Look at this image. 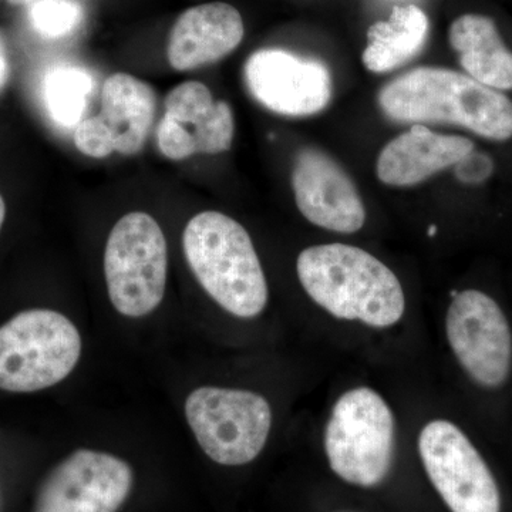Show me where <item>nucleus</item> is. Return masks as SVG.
I'll return each mask as SVG.
<instances>
[{
  "label": "nucleus",
  "instance_id": "nucleus-20",
  "mask_svg": "<svg viewBox=\"0 0 512 512\" xmlns=\"http://www.w3.org/2000/svg\"><path fill=\"white\" fill-rule=\"evenodd\" d=\"M32 28L46 39H62L79 29L83 10L74 0H33L29 8Z\"/></svg>",
  "mask_w": 512,
  "mask_h": 512
},
{
  "label": "nucleus",
  "instance_id": "nucleus-15",
  "mask_svg": "<svg viewBox=\"0 0 512 512\" xmlns=\"http://www.w3.org/2000/svg\"><path fill=\"white\" fill-rule=\"evenodd\" d=\"M448 42L464 73L498 92L512 90V50L490 16L466 13L448 29Z\"/></svg>",
  "mask_w": 512,
  "mask_h": 512
},
{
  "label": "nucleus",
  "instance_id": "nucleus-13",
  "mask_svg": "<svg viewBox=\"0 0 512 512\" xmlns=\"http://www.w3.org/2000/svg\"><path fill=\"white\" fill-rule=\"evenodd\" d=\"M241 13L228 3L212 2L185 10L168 37L167 57L177 72L218 62L244 39Z\"/></svg>",
  "mask_w": 512,
  "mask_h": 512
},
{
  "label": "nucleus",
  "instance_id": "nucleus-6",
  "mask_svg": "<svg viewBox=\"0 0 512 512\" xmlns=\"http://www.w3.org/2000/svg\"><path fill=\"white\" fill-rule=\"evenodd\" d=\"M168 252L163 229L146 212H130L113 229L104 252L110 302L127 318L156 311L167 286Z\"/></svg>",
  "mask_w": 512,
  "mask_h": 512
},
{
  "label": "nucleus",
  "instance_id": "nucleus-16",
  "mask_svg": "<svg viewBox=\"0 0 512 512\" xmlns=\"http://www.w3.org/2000/svg\"><path fill=\"white\" fill-rule=\"evenodd\" d=\"M156 110V92L143 80L116 73L104 82L100 116L109 127L117 153L134 156L143 150Z\"/></svg>",
  "mask_w": 512,
  "mask_h": 512
},
{
  "label": "nucleus",
  "instance_id": "nucleus-9",
  "mask_svg": "<svg viewBox=\"0 0 512 512\" xmlns=\"http://www.w3.org/2000/svg\"><path fill=\"white\" fill-rule=\"evenodd\" d=\"M454 356L471 379L487 389L503 386L512 369V332L501 306L485 292H456L446 315Z\"/></svg>",
  "mask_w": 512,
  "mask_h": 512
},
{
  "label": "nucleus",
  "instance_id": "nucleus-11",
  "mask_svg": "<svg viewBox=\"0 0 512 512\" xmlns=\"http://www.w3.org/2000/svg\"><path fill=\"white\" fill-rule=\"evenodd\" d=\"M249 93L259 104L286 117L318 114L332 100L333 84L326 64L288 50L262 49L244 67Z\"/></svg>",
  "mask_w": 512,
  "mask_h": 512
},
{
  "label": "nucleus",
  "instance_id": "nucleus-2",
  "mask_svg": "<svg viewBox=\"0 0 512 512\" xmlns=\"http://www.w3.org/2000/svg\"><path fill=\"white\" fill-rule=\"evenodd\" d=\"M302 288L336 319L390 328L406 312L399 278L365 249L325 244L303 249L296 261Z\"/></svg>",
  "mask_w": 512,
  "mask_h": 512
},
{
  "label": "nucleus",
  "instance_id": "nucleus-19",
  "mask_svg": "<svg viewBox=\"0 0 512 512\" xmlns=\"http://www.w3.org/2000/svg\"><path fill=\"white\" fill-rule=\"evenodd\" d=\"M94 80L86 69L73 64H59L45 74L42 83L43 103L57 126H79L86 113Z\"/></svg>",
  "mask_w": 512,
  "mask_h": 512
},
{
  "label": "nucleus",
  "instance_id": "nucleus-1",
  "mask_svg": "<svg viewBox=\"0 0 512 512\" xmlns=\"http://www.w3.org/2000/svg\"><path fill=\"white\" fill-rule=\"evenodd\" d=\"M377 101L384 116L400 123L451 124L497 143L512 138L510 97L456 70H410L387 83Z\"/></svg>",
  "mask_w": 512,
  "mask_h": 512
},
{
  "label": "nucleus",
  "instance_id": "nucleus-17",
  "mask_svg": "<svg viewBox=\"0 0 512 512\" xmlns=\"http://www.w3.org/2000/svg\"><path fill=\"white\" fill-rule=\"evenodd\" d=\"M164 106V116L190 131L197 154H221L231 148L235 134L234 113L227 101H215L205 84H178L165 97Z\"/></svg>",
  "mask_w": 512,
  "mask_h": 512
},
{
  "label": "nucleus",
  "instance_id": "nucleus-25",
  "mask_svg": "<svg viewBox=\"0 0 512 512\" xmlns=\"http://www.w3.org/2000/svg\"><path fill=\"white\" fill-rule=\"evenodd\" d=\"M6 217V205L5 201H3L2 195H0V229L3 227V222H5Z\"/></svg>",
  "mask_w": 512,
  "mask_h": 512
},
{
  "label": "nucleus",
  "instance_id": "nucleus-26",
  "mask_svg": "<svg viewBox=\"0 0 512 512\" xmlns=\"http://www.w3.org/2000/svg\"><path fill=\"white\" fill-rule=\"evenodd\" d=\"M8 2L12 3V5H30L33 0H8Z\"/></svg>",
  "mask_w": 512,
  "mask_h": 512
},
{
  "label": "nucleus",
  "instance_id": "nucleus-27",
  "mask_svg": "<svg viewBox=\"0 0 512 512\" xmlns=\"http://www.w3.org/2000/svg\"><path fill=\"white\" fill-rule=\"evenodd\" d=\"M436 231H437V228H436V227H434V225H433V227H430L429 234H430V235H434V234H436Z\"/></svg>",
  "mask_w": 512,
  "mask_h": 512
},
{
  "label": "nucleus",
  "instance_id": "nucleus-5",
  "mask_svg": "<svg viewBox=\"0 0 512 512\" xmlns=\"http://www.w3.org/2000/svg\"><path fill=\"white\" fill-rule=\"evenodd\" d=\"M396 420L370 387L339 397L325 429V453L333 473L357 487H376L392 467Z\"/></svg>",
  "mask_w": 512,
  "mask_h": 512
},
{
  "label": "nucleus",
  "instance_id": "nucleus-23",
  "mask_svg": "<svg viewBox=\"0 0 512 512\" xmlns=\"http://www.w3.org/2000/svg\"><path fill=\"white\" fill-rule=\"evenodd\" d=\"M456 173L458 180L463 183H481L493 173V161L485 154L476 153L474 150L456 165Z\"/></svg>",
  "mask_w": 512,
  "mask_h": 512
},
{
  "label": "nucleus",
  "instance_id": "nucleus-14",
  "mask_svg": "<svg viewBox=\"0 0 512 512\" xmlns=\"http://www.w3.org/2000/svg\"><path fill=\"white\" fill-rule=\"evenodd\" d=\"M474 150L476 146L470 138L434 133L423 124H414L380 151L377 177L390 187H413L456 167Z\"/></svg>",
  "mask_w": 512,
  "mask_h": 512
},
{
  "label": "nucleus",
  "instance_id": "nucleus-7",
  "mask_svg": "<svg viewBox=\"0 0 512 512\" xmlns=\"http://www.w3.org/2000/svg\"><path fill=\"white\" fill-rule=\"evenodd\" d=\"M185 417L202 451L228 467L254 461L272 427L271 404L249 390L198 387L185 400Z\"/></svg>",
  "mask_w": 512,
  "mask_h": 512
},
{
  "label": "nucleus",
  "instance_id": "nucleus-10",
  "mask_svg": "<svg viewBox=\"0 0 512 512\" xmlns=\"http://www.w3.org/2000/svg\"><path fill=\"white\" fill-rule=\"evenodd\" d=\"M133 468L101 451H74L45 478L35 512H117L133 488Z\"/></svg>",
  "mask_w": 512,
  "mask_h": 512
},
{
  "label": "nucleus",
  "instance_id": "nucleus-4",
  "mask_svg": "<svg viewBox=\"0 0 512 512\" xmlns=\"http://www.w3.org/2000/svg\"><path fill=\"white\" fill-rule=\"evenodd\" d=\"M82 355L74 323L50 309H30L0 326V390L33 393L63 382Z\"/></svg>",
  "mask_w": 512,
  "mask_h": 512
},
{
  "label": "nucleus",
  "instance_id": "nucleus-12",
  "mask_svg": "<svg viewBox=\"0 0 512 512\" xmlns=\"http://www.w3.org/2000/svg\"><path fill=\"white\" fill-rule=\"evenodd\" d=\"M296 207L316 227L355 234L366 222V208L356 184L342 165L313 147L296 153L292 167Z\"/></svg>",
  "mask_w": 512,
  "mask_h": 512
},
{
  "label": "nucleus",
  "instance_id": "nucleus-8",
  "mask_svg": "<svg viewBox=\"0 0 512 512\" xmlns=\"http://www.w3.org/2000/svg\"><path fill=\"white\" fill-rule=\"evenodd\" d=\"M419 453L431 484L451 512H501L497 481L464 431L433 420L420 431Z\"/></svg>",
  "mask_w": 512,
  "mask_h": 512
},
{
  "label": "nucleus",
  "instance_id": "nucleus-3",
  "mask_svg": "<svg viewBox=\"0 0 512 512\" xmlns=\"http://www.w3.org/2000/svg\"><path fill=\"white\" fill-rule=\"evenodd\" d=\"M185 258L204 291L222 309L242 319L261 315L269 289L247 229L228 215L205 211L188 221Z\"/></svg>",
  "mask_w": 512,
  "mask_h": 512
},
{
  "label": "nucleus",
  "instance_id": "nucleus-24",
  "mask_svg": "<svg viewBox=\"0 0 512 512\" xmlns=\"http://www.w3.org/2000/svg\"><path fill=\"white\" fill-rule=\"evenodd\" d=\"M10 74V63L8 57V50H6L5 43H3L2 37H0V92L3 87L8 83Z\"/></svg>",
  "mask_w": 512,
  "mask_h": 512
},
{
  "label": "nucleus",
  "instance_id": "nucleus-18",
  "mask_svg": "<svg viewBox=\"0 0 512 512\" xmlns=\"http://www.w3.org/2000/svg\"><path fill=\"white\" fill-rule=\"evenodd\" d=\"M429 29V18L419 6H394L389 19L373 23L367 29L363 64L372 73L399 69L419 55Z\"/></svg>",
  "mask_w": 512,
  "mask_h": 512
},
{
  "label": "nucleus",
  "instance_id": "nucleus-22",
  "mask_svg": "<svg viewBox=\"0 0 512 512\" xmlns=\"http://www.w3.org/2000/svg\"><path fill=\"white\" fill-rule=\"evenodd\" d=\"M157 144L160 153L168 160L181 161L197 154L190 131L167 116L158 123Z\"/></svg>",
  "mask_w": 512,
  "mask_h": 512
},
{
  "label": "nucleus",
  "instance_id": "nucleus-21",
  "mask_svg": "<svg viewBox=\"0 0 512 512\" xmlns=\"http://www.w3.org/2000/svg\"><path fill=\"white\" fill-rule=\"evenodd\" d=\"M74 144L84 156L106 158L114 153V141L101 116L83 120L74 131Z\"/></svg>",
  "mask_w": 512,
  "mask_h": 512
}]
</instances>
